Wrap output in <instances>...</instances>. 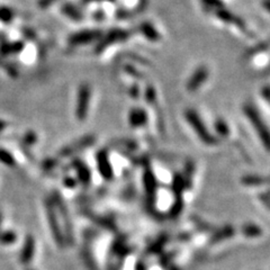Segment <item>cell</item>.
Returning <instances> with one entry per match:
<instances>
[{"instance_id": "16", "label": "cell", "mask_w": 270, "mask_h": 270, "mask_svg": "<svg viewBox=\"0 0 270 270\" xmlns=\"http://www.w3.org/2000/svg\"><path fill=\"white\" fill-rule=\"evenodd\" d=\"M5 127H6V123H5L4 120L0 119V132H2L3 129H5Z\"/></svg>"}, {"instance_id": "14", "label": "cell", "mask_w": 270, "mask_h": 270, "mask_svg": "<svg viewBox=\"0 0 270 270\" xmlns=\"http://www.w3.org/2000/svg\"><path fill=\"white\" fill-rule=\"evenodd\" d=\"M260 96H261V99L264 100L267 106H269V99H270V90H269V86L264 85L261 87V91H260Z\"/></svg>"}, {"instance_id": "2", "label": "cell", "mask_w": 270, "mask_h": 270, "mask_svg": "<svg viewBox=\"0 0 270 270\" xmlns=\"http://www.w3.org/2000/svg\"><path fill=\"white\" fill-rule=\"evenodd\" d=\"M103 31L95 27H84L71 33L66 38V46L70 50H80L84 47L95 46L103 35Z\"/></svg>"}, {"instance_id": "4", "label": "cell", "mask_w": 270, "mask_h": 270, "mask_svg": "<svg viewBox=\"0 0 270 270\" xmlns=\"http://www.w3.org/2000/svg\"><path fill=\"white\" fill-rule=\"evenodd\" d=\"M131 36V33L124 28H113L107 33H103L98 43L95 45V52L97 53V55L105 54L108 50L114 47L116 43L122 44L124 42H127Z\"/></svg>"}, {"instance_id": "7", "label": "cell", "mask_w": 270, "mask_h": 270, "mask_svg": "<svg viewBox=\"0 0 270 270\" xmlns=\"http://www.w3.org/2000/svg\"><path fill=\"white\" fill-rule=\"evenodd\" d=\"M137 32L143 40L151 43V44H159L162 42V33L153 22L144 21L140 23L137 27Z\"/></svg>"}, {"instance_id": "5", "label": "cell", "mask_w": 270, "mask_h": 270, "mask_svg": "<svg viewBox=\"0 0 270 270\" xmlns=\"http://www.w3.org/2000/svg\"><path fill=\"white\" fill-rule=\"evenodd\" d=\"M242 110L245 116H247L248 120L251 123L252 126L255 127L257 132L259 134H261L260 137H262L264 140V143L268 142V129L266 127V124H264L262 116L260 115L259 109L257 107V105L253 103H247L243 105Z\"/></svg>"}, {"instance_id": "8", "label": "cell", "mask_w": 270, "mask_h": 270, "mask_svg": "<svg viewBox=\"0 0 270 270\" xmlns=\"http://www.w3.org/2000/svg\"><path fill=\"white\" fill-rule=\"evenodd\" d=\"M61 14L64 17H66V19H69L70 22L74 23H81L85 18L84 9L79 7L78 5L71 3H63V5H62Z\"/></svg>"}, {"instance_id": "15", "label": "cell", "mask_w": 270, "mask_h": 270, "mask_svg": "<svg viewBox=\"0 0 270 270\" xmlns=\"http://www.w3.org/2000/svg\"><path fill=\"white\" fill-rule=\"evenodd\" d=\"M60 2H62V0H40V2H38V6L43 9H46V8L52 7L53 5H55Z\"/></svg>"}, {"instance_id": "6", "label": "cell", "mask_w": 270, "mask_h": 270, "mask_svg": "<svg viewBox=\"0 0 270 270\" xmlns=\"http://www.w3.org/2000/svg\"><path fill=\"white\" fill-rule=\"evenodd\" d=\"M184 117L186 122L190 125L191 128L194 129L196 134H198V137L204 142H211L212 137L206 129V126L204 122H202L201 116L198 114L196 109L194 108H187L184 112Z\"/></svg>"}, {"instance_id": "13", "label": "cell", "mask_w": 270, "mask_h": 270, "mask_svg": "<svg viewBox=\"0 0 270 270\" xmlns=\"http://www.w3.org/2000/svg\"><path fill=\"white\" fill-rule=\"evenodd\" d=\"M0 161L7 166L15 165V160H14L12 154L7 152L6 150H4V149H0Z\"/></svg>"}, {"instance_id": "11", "label": "cell", "mask_w": 270, "mask_h": 270, "mask_svg": "<svg viewBox=\"0 0 270 270\" xmlns=\"http://www.w3.org/2000/svg\"><path fill=\"white\" fill-rule=\"evenodd\" d=\"M16 240V235L12 231H5L0 232V243L2 244H12Z\"/></svg>"}, {"instance_id": "1", "label": "cell", "mask_w": 270, "mask_h": 270, "mask_svg": "<svg viewBox=\"0 0 270 270\" xmlns=\"http://www.w3.org/2000/svg\"><path fill=\"white\" fill-rule=\"evenodd\" d=\"M94 87L88 81H83L77 87L75 95V116L83 122L88 117L94 99Z\"/></svg>"}, {"instance_id": "17", "label": "cell", "mask_w": 270, "mask_h": 270, "mask_svg": "<svg viewBox=\"0 0 270 270\" xmlns=\"http://www.w3.org/2000/svg\"><path fill=\"white\" fill-rule=\"evenodd\" d=\"M0 224H2V214H0Z\"/></svg>"}, {"instance_id": "9", "label": "cell", "mask_w": 270, "mask_h": 270, "mask_svg": "<svg viewBox=\"0 0 270 270\" xmlns=\"http://www.w3.org/2000/svg\"><path fill=\"white\" fill-rule=\"evenodd\" d=\"M128 122L133 127H139L148 122V113L143 107H132L128 112Z\"/></svg>"}, {"instance_id": "10", "label": "cell", "mask_w": 270, "mask_h": 270, "mask_svg": "<svg viewBox=\"0 0 270 270\" xmlns=\"http://www.w3.org/2000/svg\"><path fill=\"white\" fill-rule=\"evenodd\" d=\"M33 240L31 238H28L25 242V247L23 249V253H22V261L23 262H28V260L31 259L32 254H33Z\"/></svg>"}, {"instance_id": "3", "label": "cell", "mask_w": 270, "mask_h": 270, "mask_svg": "<svg viewBox=\"0 0 270 270\" xmlns=\"http://www.w3.org/2000/svg\"><path fill=\"white\" fill-rule=\"evenodd\" d=\"M212 70L207 63H199L192 69L185 81V90L187 94L196 95L202 90L211 80Z\"/></svg>"}, {"instance_id": "12", "label": "cell", "mask_w": 270, "mask_h": 270, "mask_svg": "<svg viewBox=\"0 0 270 270\" xmlns=\"http://www.w3.org/2000/svg\"><path fill=\"white\" fill-rule=\"evenodd\" d=\"M14 18V12L11 8H0V21L4 23H11Z\"/></svg>"}]
</instances>
